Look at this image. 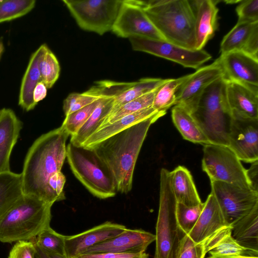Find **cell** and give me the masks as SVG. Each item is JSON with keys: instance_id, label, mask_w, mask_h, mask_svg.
Returning <instances> with one entry per match:
<instances>
[{"instance_id": "6da1fadb", "label": "cell", "mask_w": 258, "mask_h": 258, "mask_svg": "<svg viewBox=\"0 0 258 258\" xmlns=\"http://www.w3.org/2000/svg\"><path fill=\"white\" fill-rule=\"evenodd\" d=\"M69 136L61 125L42 135L33 142L26 154L21 173L24 195L36 197L51 205L55 202L48 182L51 176L61 171Z\"/></svg>"}, {"instance_id": "7a4b0ae2", "label": "cell", "mask_w": 258, "mask_h": 258, "mask_svg": "<svg viewBox=\"0 0 258 258\" xmlns=\"http://www.w3.org/2000/svg\"><path fill=\"white\" fill-rule=\"evenodd\" d=\"M166 112H158L88 148L92 149L110 171L117 192L132 188L134 171L150 126Z\"/></svg>"}, {"instance_id": "3957f363", "label": "cell", "mask_w": 258, "mask_h": 258, "mask_svg": "<svg viewBox=\"0 0 258 258\" xmlns=\"http://www.w3.org/2000/svg\"><path fill=\"white\" fill-rule=\"evenodd\" d=\"M143 9L164 39L188 49H196V1H143Z\"/></svg>"}, {"instance_id": "277c9868", "label": "cell", "mask_w": 258, "mask_h": 258, "mask_svg": "<svg viewBox=\"0 0 258 258\" xmlns=\"http://www.w3.org/2000/svg\"><path fill=\"white\" fill-rule=\"evenodd\" d=\"M52 205L23 195L0 219V241H29L50 227Z\"/></svg>"}, {"instance_id": "5b68a950", "label": "cell", "mask_w": 258, "mask_h": 258, "mask_svg": "<svg viewBox=\"0 0 258 258\" xmlns=\"http://www.w3.org/2000/svg\"><path fill=\"white\" fill-rule=\"evenodd\" d=\"M190 114L211 144L228 147L232 114L223 77L205 89Z\"/></svg>"}, {"instance_id": "8992f818", "label": "cell", "mask_w": 258, "mask_h": 258, "mask_svg": "<svg viewBox=\"0 0 258 258\" xmlns=\"http://www.w3.org/2000/svg\"><path fill=\"white\" fill-rule=\"evenodd\" d=\"M66 151L72 172L90 192L101 199L116 195L115 183L110 171L92 149L70 142Z\"/></svg>"}, {"instance_id": "52a82bcc", "label": "cell", "mask_w": 258, "mask_h": 258, "mask_svg": "<svg viewBox=\"0 0 258 258\" xmlns=\"http://www.w3.org/2000/svg\"><path fill=\"white\" fill-rule=\"evenodd\" d=\"M159 206L156 226L154 258H175L182 238L186 234L176 218L177 202L171 183L170 171H160Z\"/></svg>"}, {"instance_id": "ba28073f", "label": "cell", "mask_w": 258, "mask_h": 258, "mask_svg": "<svg viewBox=\"0 0 258 258\" xmlns=\"http://www.w3.org/2000/svg\"><path fill=\"white\" fill-rule=\"evenodd\" d=\"M202 167L211 182L221 181L252 189L246 169L228 146L214 144L204 145Z\"/></svg>"}, {"instance_id": "9c48e42d", "label": "cell", "mask_w": 258, "mask_h": 258, "mask_svg": "<svg viewBox=\"0 0 258 258\" xmlns=\"http://www.w3.org/2000/svg\"><path fill=\"white\" fill-rule=\"evenodd\" d=\"M83 30L102 35L112 30L123 0H62Z\"/></svg>"}, {"instance_id": "30bf717a", "label": "cell", "mask_w": 258, "mask_h": 258, "mask_svg": "<svg viewBox=\"0 0 258 258\" xmlns=\"http://www.w3.org/2000/svg\"><path fill=\"white\" fill-rule=\"evenodd\" d=\"M128 39L134 50L150 53L185 68L198 69L212 58L211 54L204 49H188L165 40L140 36Z\"/></svg>"}, {"instance_id": "8fae6325", "label": "cell", "mask_w": 258, "mask_h": 258, "mask_svg": "<svg viewBox=\"0 0 258 258\" xmlns=\"http://www.w3.org/2000/svg\"><path fill=\"white\" fill-rule=\"evenodd\" d=\"M211 193L216 198L227 223L231 226L258 206V191L217 181L211 182Z\"/></svg>"}, {"instance_id": "7c38bea8", "label": "cell", "mask_w": 258, "mask_h": 258, "mask_svg": "<svg viewBox=\"0 0 258 258\" xmlns=\"http://www.w3.org/2000/svg\"><path fill=\"white\" fill-rule=\"evenodd\" d=\"M111 31L121 38L140 36L165 40L144 10L130 0H123Z\"/></svg>"}, {"instance_id": "4fadbf2b", "label": "cell", "mask_w": 258, "mask_h": 258, "mask_svg": "<svg viewBox=\"0 0 258 258\" xmlns=\"http://www.w3.org/2000/svg\"><path fill=\"white\" fill-rule=\"evenodd\" d=\"M222 77L223 72L217 59L209 65L199 68L177 87L174 105L180 106L191 113L205 89Z\"/></svg>"}, {"instance_id": "5bb4252c", "label": "cell", "mask_w": 258, "mask_h": 258, "mask_svg": "<svg viewBox=\"0 0 258 258\" xmlns=\"http://www.w3.org/2000/svg\"><path fill=\"white\" fill-rule=\"evenodd\" d=\"M228 147L240 161L258 160V119L232 115Z\"/></svg>"}, {"instance_id": "9a60e30c", "label": "cell", "mask_w": 258, "mask_h": 258, "mask_svg": "<svg viewBox=\"0 0 258 258\" xmlns=\"http://www.w3.org/2000/svg\"><path fill=\"white\" fill-rule=\"evenodd\" d=\"M217 60L225 81L243 84L258 93V60L239 51L221 54Z\"/></svg>"}, {"instance_id": "2e32d148", "label": "cell", "mask_w": 258, "mask_h": 258, "mask_svg": "<svg viewBox=\"0 0 258 258\" xmlns=\"http://www.w3.org/2000/svg\"><path fill=\"white\" fill-rule=\"evenodd\" d=\"M154 241L155 234L141 229L126 228L120 234L87 248L83 254L142 253Z\"/></svg>"}, {"instance_id": "e0dca14e", "label": "cell", "mask_w": 258, "mask_h": 258, "mask_svg": "<svg viewBox=\"0 0 258 258\" xmlns=\"http://www.w3.org/2000/svg\"><path fill=\"white\" fill-rule=\"evenodd\" d=\"M126 228L123 225L107 221L82 233L66 236V255L68 258H74L87 248L120 234Z\"/></svg>"}, {"instance_id": "ac0fdd59", "label": "cell", "mask_w": 258, "mask_h": 258, "mask_svg": "<svg viewBox=\"0 0 258 258\" xmlns=\"http://www.w3.org/2000/svg\"><path fill=\"white\" fill-rule=\"evenodd\" d=\"M234 51H241L258 60V22L237 23L224 37L221 54Z\"/></svg>"}, {"instance_id": "d6986e66", "label": "cell", "mask_w": 258, "mask_h": 258, "mask_svg": "<svg viewBox=\"0 0 258 258\" xmlns=\"http://www.w3.org/2000/svg\"><path fill=\"white\" fill-rule=\"evenodd\" d=\"M232 227L226 226L204 242L206 253L210 258H258V251L239 245L232 235Z\"/></svg>"}, {"instance_id": "ffe728a7", "label": "cell", "mask_w": 258, "mask_h": 258, "mask_svg": "<svg viewBox=\"0 0 258 258\" xmlns=\"http://www.w3.org/2000/svg\"><path fill=\"white\" fill-rule=\"evenodd\" d=\"M229 225L214 196L210 193L196 223L187 234L196 243H203L221 229Z\"/></svg>"}, {"instance_id": "44dd1931", "label": "cell", "mask_w": 258, "mask_h": 258, "mask_svg": "<svg viewBox=\"0 0 258 258\" xmlns=\"http://www.w3.org/2000/svg\"><path fill=\"white\" fill-rule=\"evenodd\" d=\"M23 127V123L10 108L0 113V173L11 171L10 156Z\"/></svg>"}, {"instance_id": "7402d4cb", "label": "cell", "mask_w": 258, "mask_h": 258, "mask_svg": "<svg viewBox=\"0 0 258 258\" xmlns=\"http://www.w3.org/2000/svg\"><path fill=\"white\" fill-rule=\"evenodd\" d=\"M225 81L226 98L232 115L258 119V93L243 84Z\"/></svg>"}, {"instance_id": "603a6c76", "label": "cell", "mask_w": 258, "mask_h": 258, "mask_svg": "<svg viewBox=\"0 0 258 258\" xmlns=\"http://www.w3.org/2000/svg\"><path fill=\"white\" fill-rule=\"evenodd\" d=\"M217 3L218 1L213 0L196 1L195 33L197 50L203 49L217 30Z\"/></svg>"}, {"instance_id": "cb8c5ba5", "label": "cell", "mask_w": 258, "mask_h": 258, "mask_svg": "<svg viewBox=\"0 0 258 258\" xmlns=\"http://www.w3.org/2000/svg\"><path fill=\"white\" fill-rule=\"evenodd\" d=\"M48 48L46 44H43L32 54L23 77L18 104L26 111L33 110L37 105L33 100V92L36 85L41 82L39 63Z\"/></svg>"}, {"instance_id": "d4e9b609", "label": "cell", "mask_w": 258, "mask_h": 258, "mask_svg": "<svg viewBox=\"0 0 258 258\" xmlns=\"http://www.w3.org/2000/svg\"><path fill=\"white\" fill-rule=\"evenodd\" d=\"M157 112L158 111L151 106L125 115L112 123L106 124L91 136L82 146L90 148Z\"/></svg>"}, {"instance_id": "484cf974", "label": "cell", "mask_w": 258, "mask_h": 258, "mask_svg": "<svg viewBox=\"0 0 258 258\" xmlns=\"http://www.w3.org/2000/svg\"><path fill=\"white\" fill-rule=\"evenodd\" d=\"M171 183L177 203L188 207L197 206L202 201L190 171L183 166H178L170 171Z\"/></svg>"}, {"instance_id": "4316f807", "label": "cell", "mask_w": 258, "mask_h": 258, "mask_svg": "<svg viewBox=\"0 0 258 258\" xmlns=\"http://www.w3.org/2000/svg\"><path fill=\"white\" fill-rule=\"evenodd\" d=\"M232 235L241 246L258 251V206L232 225Z\"/></svg>"}, {"instance_id": "83f0119b", "label": "cell", "mask_w": 258, "mask_h": 258, "mask_svg": "<svg viewBox=\"0 0 258 258\" xmlns=\"http://www.w3.org/2000/svg\"><path fill=\"white\" fill-rule=\"evenodd\" d=\"M112 97H100V100L84 124L73 136L70 142L77 146H82L87 140L102 125L113 107Z\"/></svg>"}, {"instance_id": "f1b7e54d", "label": "cell", "mask_w": 258, "mask_h": 258, "mask_svg": "<svg viewBox=\"0 0 258 258\" xmlns=\"http://www.w3.org/2000/svg\"><path fill=\"white\" fill-rule=\"evenodd\" d=\"M171 117L174 124L185 140L203 145L211 144L190 113L184 108L174 105Z\"/></svg>"}, {"instance_id": "f546056e", "label": "cell", "mask_w": 258, "mask_h": 258, "mask_svg": "<svg viewBox=\"0 0 258 258\" xmlns=\"http://www.w3.org/2000/svg\"><path fill=\"white\" fill-rule=\"evenodd\" d=\"M23 195L21 173H0V219Z\"/></svg>"}, {"instance_id": "4dcf8cb0", "label": "cell", "mask_w": 258, "mask_h": 258, "mask_svg": "<svg viewBox=\"0 0 258 258\" xmlns=\"http://www.w3.org/2000/svg\"><path fill=\"white\" fill-rule=\"evenodd\" d=\"M167 80V79L159 78H144L136 82H131L130 86L125 90L113 98V107L112 110L158 89Z\"/></svg>"}, {"instance_id": "1f68e13d", "label": "cell", "mask_w": 258, "mask_h": 258, "mask_svg": "<svg viewBox=\"0 0 258 258\" xmlns=\"http://www.w3.org/2000/svg\"><path fill=\"white\" fill-rule=\"evenodd\" d=\"M189 77V75L177 79H167L160 86L153 100L152 107L158 112L166 111L174 105L175 95L177 87Z\"/></svg>"}, {"instance_id": "d6a6232c", "label": "cell", "mask_w": 258, "mask_h": 258, "mask_svg": "<svg viewBox=\"0 0 258 258\" xmlns=\"http://www.w3.org/2000/svg\"><path fill=\"white\" fill-rule=\"evenodd\" d=\"M158 88L112 110L101 126L106 124L112 123L128 114L151 107Z\"/></svg>"}, {"instance_id": "836d02e7", "label": "cell", "mask_w": 258, "mask_h": 258, "mask_svg": "<svg viewBox=\"0 0 258 258\" xmlns=\"http://www.w3.org/2000/svg\"><path fill=\"white\" fill-rule=\"evenodd\" d=\"M34 0H0V23L21 17L35 7Z\"/></svg>"}, {"instance_id": "e575fe53", "label": "cell", "mask_w": 258, "mask_h": 258, "mask_svg": "<svg viewBox=\"0 0 258 258\" xmlns=\"http://www.w3.org/2000/svg\"><path fill=\"white\" fill-rule=\"evenodd\" d=\"M65 238L66 236L56 232L50 227H48L33 239L42 248L56 254L66 255Z\"/></svg>"}, {"instance_id": "d590c367", "label": "cell", "mask_w": 258, "mask_h": 258, "mask_svg": "<svg viewBox=\"0 0 258 258\" xmlns=\"http://www.w3.org/2000/svg\"><path fill=\"white\" fill-rule=\"evenodd\" d=\"M41 81L47 89L51 88L57 80L60 66L55 55L48 48L39 63Z\"/></svg>"}, {"instance_id": "8d00e7d4", "label": "cell", "mask_w": 258, "mask_h": 258, "mask_svg": "<svg viewBox=\"0 0 258 258\" xmlns=\"http://www.w3.org/2000/svg\"><path fill=\"white\" fill-rule=\"evenodd\" d=\"M100 100V97L93 103L66 116L61 126L70 136L74 135L84 124L98 105Z\"/></svg>"}, {"instance_id": "74e56055", "label": "cell", "mask_w": 258, "mask_h": 258, "mask_svg": "<svg viewBox=\"0 0 258 258\" xmlns=\"http://www.w3.org/2000/svg\"><path fill=\"white\" fill-rule=\"evenodd\" d=\"M204 206V203L192 207L177 203L176 215L177 222L181 229L186 234H188L194 227Z\"/></svg>"}, {"instance_id": "f35d334b", "label": "cell", "mask_w": 258, "mask_h": 258, "mask_svg": "<svg viewBox=\"0 0 258 258\" xmlns=\"http://www.w3.org/2000/svg\"><path fill=\"white\" fill-rule=\"evenodd\" d=\"M203 243H196L185 234L179 243L175 258H205Z\"/></svg>"}, {"instance_id": "ab89813d", "label": "cell", "mask_w": 258, "mask_h": 258, "mask_svg": "<svg viewBox=\"0 0 258 258\" xmlns=\"http://www.w3.org/2000/svg\"><path fill=\"white\" fill-rule=\"evenodd\" d=\"M99 98L82 93L70 94L63 102V110L67 116L93 103Z\"/></svg>"}, {"instance_id": "60d3db41", "label": "cell", "mask_w": 258, "mask_h": 258, "mask_svg": "<svg viewBox=\"0 0 258 258\" xmlns=\"http://www.w3.org/2000/svg\"><path fill=\"white\" fill-rule=\"evenodd\" d=\"M236 8L237 23L258 22V0L240 1Z\"/></svg>"}, {"instance_id": "b9f144b4", "label": "cell", "mask_w": 258, "mask_h": 258, "mask_svg": "<svg viewBox=\"0 0 258 258\" xmlns=\"http://www.w3.org/2000/svg\"><path fill=\"white\" fill-rule=\"evenodd\" d=\"M35 248L31 241L16 242L11 249L8 258H35Z\"/></svg>"}, {"instance_id": "7bdbcfd3", "label": "cell", "mask_w": 258, "mask_h": 258, "mask_svg": "<svg viewBox=\"0 0 258 258\" xmlns=\"http://www.w3.org/2000/svg\"><path fill=\"white\" fill-rule=\"evenodd\" d=\"M66 180V177L61 171L55 173L48 180V187L55 202L66 199L63 192Z\"/></svg>"}, {"instance_id": "ee69618b", "label": "cell", "mask_w": 258, "mask_h": 258, "mask_svg": "<svg viewBox=\"0 0 258 258\" xmlns=\"http://www.w3.org/2000/svg\"><path fill=\"white\" fill-rule=\"evenodd\" d=\"M148 254L145 252L134 253H86L78 255L74 258H148Z\"/></svg>"}, {"instance_id": "f6af8a7d", "label": "cell", "mask_w": 258, "mask_h": 258, "mask_svg": "<svg viewBox=\"0 0 258 258\" xmlns=\"http://www.w3.org/2000/svg\"><path fill=\"white\" fill-rule=\"evenodd\" d=\"M246 174L252 189L258 191V160L251 163L250 167L246 169Z\"/></svg>"}, {"instance_id": "bcb514c9", "label": "cell", "mask_w": 258, "mask_h": 258, "mask_svg": "<svg viewBox=\"0 0 258 258\" xmlns=\"http://www.w3.org/2000/svg\"><path fill=\"white\" fill-rule=\"evenodd\" d=\"M31 240L35 248V258H68L66 255H62L47 251L40 247L32 238Z\"/></svg>"}, {"instance_id": "7dc6e473", "label": "cell", "mask_w": 258, "mask_h": 258, "mask_svg": "<svg viewBox=\"0 0 258 258\" xmlns=\"http://www.w3.org/2000/svg\"><path fill=\"white\" fill-rule=\"evenodd\" d=\"M47 87L41 81L39 82L35 87L33 92V97L35 103H37L45 98L47 95Z\"/></svg>"}, {"instance_id": "c3c4849f", "label": "cell", "mask_w": 258, "mask_h": 258, "mask_svg": "<svg viewBox=\"0 0 258 258\" xmlns=\"http://www.w3.org/2000/svg\"><path fill=\"white\" fill-rule=\"evenodd\" d=\"M4 50H5V48H4V43L3 42L2 39L1 38L0 39V60L1 59L2 55L4 52Z\"/></svg>"}, {"instance_id": "681fc988", "label": "cell", "mask_w": 258, "mask_h": 258, "mask_svg": "<svg viewBox=\"0 0 258 258\" xmlns=\"http://www.w3.org/2000/svg\"><path fill=\"white\" fill-rule=\"evenodd\" d=\"M207 258H210L209 257H207Z\"/></svg>"}, {"instance_id": "f907efd6", "label": "cell", "mask_w": 258, "mask_h": 258, "mask_svg": "<svg viewBox=\"0 0 258 258\" xmlns=\"http://www.w3.org/2000/svg\"><path fill=\"white\" fill-rule=\"evenodd\" d=\"M0 113H1V109H0Z\"/></svg>"}]
</instances>
